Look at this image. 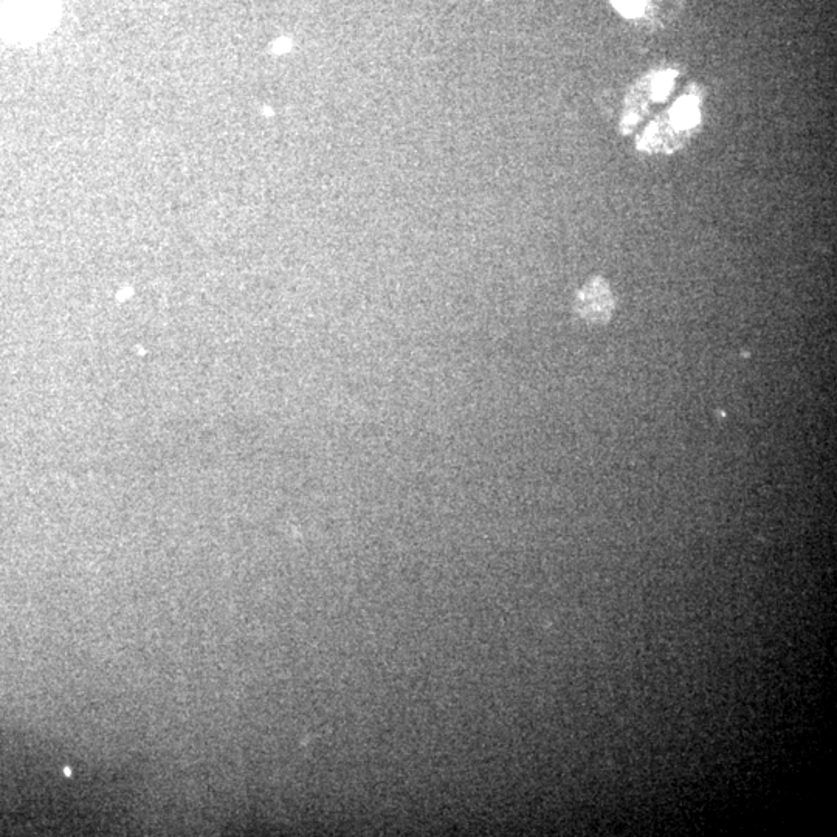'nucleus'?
<instances>
[{"instance_id": "7ed1b4c3", "label": "nucleus", "mask_w": 837, "mask_h": 837, "mask_svg": "<svg viewBox=\"0 0 837 837\" xmlns=\"http://www.w3.org/2000/svg\"><path fill=\"white\" fill-rule=\"evenodd\" d=\"M675 75V72H670L669 70V72H662L656 76V80L651 84V93H653L655 100H664L669 95L670 90H672Z\"/></svg>"}, {"instance_id": "f257e3e1", "label": "nucleus", "mask_w": 837, "mask_h": 837, "mask_svg": "<svg viewBox=\"0 0 837 837\" xmlns=\"http://www.w3.org/2000/svg\"><path fill=\"white\" fill-rule=\"evenodd\" d=\"M577 310L588 323H607L613 310V298L608 284L600 278L586 284L577 298Z\"/></svg>"}, {"instance_id": "f03ea898", "label": "nucleus", "mask_w": 837, "mask_h": 837, "mask_svg": "<svg viewBox=\"0 0 837 837\" xmlns=\"http://www.w3.org/2000/svg\"><path fill=\"white\" fill-rule=\"evenodd\" d=\"M700 120L698 103L693 95L681 98L672 111L673 126L678 129H690Z\"/></svg>"}, {"instance_id": "20e7f679", "label": "nucleus", "mask_w": 837, "mask_h": 837, "mask_svg": "<svg viewBox=\"0 0 837 837\" xmlns=\"http://www.w3.org/2000/svg\"><path fill=\"white\" fill-rule=\"evenodd\" d=\"M613 4L624 16L634 18L644 11L645 0H613Z\"/></svg>"}]
</instances>
